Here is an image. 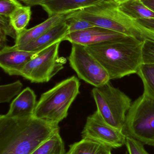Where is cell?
<instances>
[{
    "mask_svg": "<svg viewBox=\"0 0 154 154\" xmlns=\"http://www.w3.org/2000/svg\"><path fill=\"white\" fill-rule=\"evenodd\" d=\"M58 124L34 117L0 116V154H31L59 132Z\"/></svg>",
    "mask_w": 154,
    "mask_h": 154,
    "instance_id": "1",
    "label": "cell"
},
{
    "mask_svg": "<svg viewBox=\"0 0 154 154\" xmlns=\"http://www.w3.org/2000/svg\"><path fill=\"white\" fill-rule=\"evenodd\" d=\"M143 40L132 36L84 46L109 75L110 80L137 74L142 64Z\"/></svg>",
    "mask_w": 154,
    "mask_h": 154,
    "instance_id": "2",
    "label": "cell"
},
{
    "mask_svg": "<svg viewBox=\"0 0 154 154\" xmlns=\"http://www.w3.org/2000/svg\"><path fill=\"white\" fill-rule=\"evenodd\" d=\"M80 82L75 76L57 83L42 94L33 116L59 124L68 116L70 107L80 93Z\"/></svg>",
    "mask_w": 154,
    "mask_h": 154,
    "instance_id": "3",
    "label": "cell"
},
{
    "mask_svg": "<svg viewBox=\"0 0 154 154\" xmlns=\"http://www.w3.org/2000/svg\"><path fill=\"white\" fill-rule=\"evenodd\" d=\"M73 16L86 20L96 27L142 40L135 21L122 12L119 4L115 0H102L76 11Z\"/></svg>",
    "mask_w": 154,
    "mask_h": 154,
    "instance_id": "4",
    "label": "cell"
},
{
    "mask_svg": "<svg viewBox=\"0 0 154 154\" xmlns=\"http://www.w3.org/2000/svg\"><path fill=\"white\" fill-rule=\"evenodd\" d=\"M92 95L97 110L104 120L111 126L123 131L127 114L132 104L131 99L109 82L95 87Z\"/></svg>",
    "mask_w": 154,
    "mask_h": 154,
    "instance_id": "5",
    "label": "cell"
},
{
    "mask_svg": "<svg viewBox=\"0 0 154 154\" xmlns=\"http://www.w3.org/2000/svg\"><path fill=\"white\" fill-rule=\"evenodd\" d=\"M123 132L143 145L154 146V99L143 93L127 114Z\"/></svg>",
    "mask_w": 154,
    "mask_h": 154,
    "instance_id": "6",
    "label": "cell"
},
{
    "mask_svg": "<svg viewBox=\"0 0 154 154\" xmlns=\"http://www.w3.org/2000/svg\"><path fill=\"white\" fill-rule=\"evenodd\" d=\"M61 42H57L37 53L25 65L20 76L32 83H43L49 81L64 68L67 60L59 55Z\"/></svg>",
    "mask_w": 154,
    "mask_h": 154,
    "instance_id": "7",
    "label": "cell"
},
{
    "mask_svg": "<svg viewBox=\"0 0 154 154\" xmlns=\"http://www.w3.org/2000/svg\"><path fill=\"white\" fill-rule=\"evenodd\" d=\"M68 59L78 77L86 83L99 87L109 82L110 79L106 70L84 46L72 44Z\"/></svg>",
    "mask_w": 154,
    "mask_h": 154,
    "instance_id": "8",
    "label": "cell"
},
{
    "mask_svg": "<svg viewBox=\"0 0 154 154\" xmlns=\"http://www.w3.org/2000/svg\"><path fill=\"white\" fill-rule=\"evenodd\" d=\"M83 139L100 143L111 149H117L125 145L127 136L106 123L97 110L87 118L81 133Z\"/></svg>",
    "mask_w": 154,
    "mask_h": 154,
    "instance_id": "9",
    "label": "cell"
},
{
    "mask_svg": "<svg viewBox=\"0 0 154 154\" xmlns=\"http://www.w3.org/2000/svg\"><path fill=\"white\" fill-rule=\"evenodd\" d=\"M126 36L127 35L117 32L96 26L80 31L68 33L64 38L63 41H67L71 44L88 46L119 39Z\"/></svg>",
    "mask_w": 154,
    "mask_h": 154,
    "instance_id": "10",
    "label": "cell"
},
{
    "mask_svg": "<svg viewBox=\"0 0 154 154\" xmlns=\"http://www.w3.org/2000/svg\"><path fill=\"white\" fill-rule=\"evenodd\" d=\"M38 53L20 50L14 45L6 46L0 50V66L10 76H20L25 65Z\"/></svg>",
    "mask_w": 154,
    "mask_h": 154,
    "instance_id": "11",
    "label": "cell"
},
{
    "mask_svg": "<svg viewBox=\"0 0 154 154\" xmlns=\"http://www.w3.org/2000/svg\"><path fill=\"white\" fill-rule=\"evenodd\" d=\"M68 33V26L66 20L27 44L21 46L14 45L20 50L39 53L57 42L63 41Z\"/></svg>",
    "mask_w": 154,
    "mask_h": 154,
    "instance_id": "12",
    "label": "cell"
},
{
    "mask_svg": "<svg viewBox=\"0 0 154 154\" xmlns=\"http://www.w3.org/2000/svg\"><path fill=\"white\" fill-rule=\"evenodd\" d=\"M75 11H76L58 14L50 16L40 24L30 29H26L21 32L17 33L14 45L21 46L34 40L56 25L66 21L71 17Z\"/></svg>",
    "mask_w": 154,
    "mask_h": 154,
    "instance_id": "13",
    "label": "cell"
},
{
    "mask_svg": "<svg viewBox=\"0 0 154 154\" xmlns=\"http://www.w3.org/2000/svg\"><path fill=\"white\" fill-rule=\"evenodd\" d=\"M37 103L34 91L27 87L13 100L6 115L11 118L32 116H33Z\"/></svg>",
    "mask_w": 154,
    "mask_h": 154,
    "instance_id": "14",
    "label": "cell"
},
{
    "mask_svg": "<svg viewBox=\"0 0 154 154\" xmlns=\"http://www.w3.org/2000/svg\"><path fill=\"white\" fill-rule=\"evenodd\" d=\"M102 0H53L40 5L49 17L58 14L77 11L95 4Z\"/></svg>",
    "mask_w": 154,
    "mask_h": 154,
    "instance_id": "15",
    "label": "cell"
},
{
    "mask_svg": "<svg viewBox=\"0 0 154 154\" xmlns=\"http://www.w3.org/2000/svg\"><path fill=\"white\" fill-rule=\"evenodd\" d=\"M120 11L134 20L154 19V12L146 6L141 0H130L119 4Z\"/></svg>",
    "mask_w": 154,
    "mask_h": 154,
    "instance_id": "16",
    "label": "cell"
},
{
    "mask_svg": "<svg viewBox=\"0 0 154 154\" xmlns=\"http://www.w3.org/2000/svg\"><path fill=\"white\" fill-rule=\"evenodd\" d=\"M112 149L100 143L83 139L72 144L67 154H112Z\"/></svg>",
    "mask_w": 154,
    "mask_h": 154,
    "instance_id": "17",
    "label": "cell"
},
{
    "mask_svg": "<svg viewBox=\"0 0 154 154\" xmlns=\"http://www.w3.org/2000/svg\"><path fill=\"white\" fill-rule=\"evenodd\" d=\"M31 6L22 5L15 9L9 16L10 23L18 33L26 29L31 18Z\"/></svg>",
    "mask_w": 154,
    "mask_h": 154,
    "instance_id": "18",
    "label": "cell"
},
{
    "mask_svg": "<svg viewBox=\"0 0 154 154\" xmlns=\"http://www.w3.org/2000/svg\"><path fill=\"white\" fill-rule=\"evenodd\" d=\"M31 154H66L65 145L59 132L40 146Z\"/></svg>",
    "mask_w": 154,
    "mask_h": 154,
    "instance_id": "19",
    "label": "cell"
},
{
    "mask_svg": "<svg viewBox=\"0 0 154 154\" xmlns=\"http://www.w3.org/2000/svg\"><path fill=\"white\" fill-rule=\"evenodd\" d=\"M137 74L143 83V93L154 99V64H142Z\"/></svg>",
    "mask_w": 154,
    "mask_h": 154,
    "instance_id": "20",
    "label": "cell"
},
{
    "mask_svg": "<svg viewBox=\"0 0 154 154\" xmlns=\"http://www.w3.org/2000/svg\"><path fill=\"white\" fill-rule=\"evenodd\" d=\"M23 84L20 80L0 86V103H9L22 91Z\"/></svg>",
    "mask_w": 154,
    "mask_h": 154,
    "instance_id": "21",
    "label": "cell"
},
{
    "mask_svg": "<svg viewBox=\"0 0 154 154\" xmlns=\"http://www.w3.org/2000/svg\"><path fill=\"white\" fill-rule=\"evenodd\" d=\"M7 36H10L14 40L17 33L10 23L9 17L0 15V47L6 46Z\"/></svg>",
    "mask_w": 154,
    "mask_h": 154,
    "instance_id": "22",
    "label": "cell"
},
{
    "mask_svg": "<svg viewBox=\"0 0 154 154\" xmlns=\"http://www.w3.org/2000/svg\"><path fill=\"white\" fill-rule=\"evenodd\" d=\"M67 23L68 26L69 33L80 31L96 27L86 20L73 16V14L70 18L68 19Z\"/></svg>",
    "mask_w": 154,
    "mask_h": 154,
    "instance_id": "23",
    "label": "cell"
},
{
    "mask_svg": "<svg viewBox=\"0 0 154 154\" xmlns=\"http://www.w3.org/2000/svg\"><path fill=\"white\" fill-rule=\"evenodd\" d=\"M142 61L143 64H154V40H143Z\"/></svg>",
    "mask_w": 154,
    "mask_h": 154,
    "instance_id": "24",
    "label": "cell"
},
{
    "mask_svg": "<svg viewBox=\"0 0 154 154\" xmlns=\"http://www.w3.org/2000/svg\"><path fill=\"white\" fill-rule=\"evenodd\" d=\"M22 5L19 0H0V15L9 17L15 9Z\"/></svg>",
    "mask_w": 154,
    "mask_h": 154,
    "instance_id": "25",
    "label": "cell"
},
{
    "mask_svg": "<svg viewBox=\"0 0 154 154\" xmlns=\"http://www.w3.org/2000/svg\"><path fill=\"white\" fill-rule=\"evenodd\" d=\"M125 145L129 154H149L143 143L129 137L127 136Z\"/></svg>",
    "mask_w": 154,
    "mask_h": 154,
    "instance_id": "26",
    "label": "cell"
},
{
    "mask_svg": "<svg viewBox=\"0 0 154 154\" xmlns=\"http://www.w3.org/2000/svg\"><path fill=\"white\" fill-rule=\"evenodd\" d=\"M135 21L141 27L154 33V19H139Z\"/></svg>",
    "mask_w": 154,
    "mask_h": 154,
    "instance_id": "27",
    "label": "cell"
},
{
    "mask_svg": "<svg viewBox=\"0 0 154 154\" xmlns=\"http://www.w3.org/2000/svg\"><path fill=\"white\" fill-rule=\"evenodd\" d=\"M29 6L41 5L42 4L53 0H19Z\"/></svg>",
    "mask_w": 154,
    "mask_h": 154,
    "instance_id": "28",
    "label": "cell"
},
{
    "mask_svg": "<svg viewBox=\"0 0 154 154\" xmlns=\"http://www.w3.org/2000/svg\"><path fill=\"white\" fill-rule=\"evenodd\" d=\"M148 8L154 12V0H141Z\"/></svg>",
    "mask_w": 154,
    "mask_h": 154,
    "instance_id": "29",
    "label": "cell"
},
{
    "mask_svg": "<svg viewBox=\"0 0 154 154\" xmlns=\"http://www.w3.org/2000/svg\"><path fill=\"white\" fill-rule=\"evenodd\" d=\"M115 1L117 2L118 3L120 4L123 3L127 2V1H130V0H115Z\"/></svg>",
    "mask_w": 154,
    "mask_h": 154,
    "instance_id": "30",
    "label": "cell"
},
{
    "mask_svg": "<svg viewBox=\"0 0 154 154\" xmlns=\"http://www.w3.org/2000/svg\"></svg>",
    "mask_w": 154,
    "mask_h": 154,
    "instance_id": "31",
    "label": "cell"
}]
</instances>
